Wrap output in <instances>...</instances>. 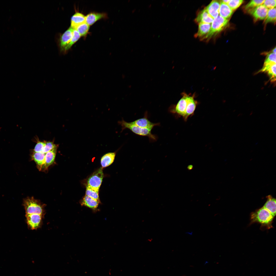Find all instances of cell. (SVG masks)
<instances>
[{
	"label": "cell",
	"mask_w": 276,
	"mask_h": 276,
	"mask_svg": "<svg viewBox=\"0 0 276 276\" xmlns=\"http://www.w3.org/2000/svg\"><path fill=\"white\" fill-rule=\"evenodd\" d=\"M182 98L177 104L170 106L169 112L178 117H181L186 121L188 118L192 116L198 104L197 101L194 99V95L191 96L184 92L182 93Z\"/></svg>",
	"instance_id": "obj_1"
},
{
	"label": "cell",
	"mask_w": 276,
	"mask_h": 276,
	"mask_svg": "<svg viewBox=\"0 0 276 276\" xmlns=\"http://www.w3.org/2000/svg\"><path fill=\"white\" fill-rule=\"evenodd\" d=\"M274 217L271 213L263 206L251 213L250 225L258 223L260 224L261 229H270L273 227L272 223Z\"/></svg>",
	"instance_id": "obj_2"
},
{
	"label": "cell",
	"mask_w": 276,
	"mask_h": 276,
	"mask_svg": "<svg viewBox=\"0 0 276 276\" xmlns=\"http://www.w3.org/2000/svg\"><path fill=\"white\" fill-rule=\"evenodd\" d=\"M118 123L122 127V131L125 129H128L137 135L147 136L150 141L151 142L155 141L157 140V136L152 134L151 130L141 128L133 124L130 122H126L123 119H122L121 121H119Z\"/></svg>",
	"instance_id": "obj_3"
},
{
	"label": "cell",
	"mask_w": 276,
	"mask_h": 276,
	"mask_svg": "<svg viewBox=\"0 0 276 276\" xmlns=\"http://www.w3.org/2000/svg\"><path fill=\"white\" fill-rule=\"evenodd\" d=\"M23 205L26 214H36L43 215L45 214V205L42 204L33 197H28L23 201Z\"/></svg>",
	"instance_id": "obj_4"
},
{
	"label": "cell",
	"mask_w": 276,
	"mask_h": 276,
	"mask_svg": "<svg viewBox=\"0 0 276 276\" xmlns=\"http://www.w3.org/2000/svg\"><path fill=\"white\" fill-rule=\"evenodd\" d=\"M228 20L220 15L214 18L212 22L211 27L207 35L203 39L209 40L213 36L223 30L227 25Z\"/></svg>",
	"instance_id": "obj_5"
},
{
	"label": "cell",
	"mask_w": 276,
	"mask_h": 276,
	"mask_svg": "<svg viewBox=\"0 0 276 276\" xmlns=\"http://www.w3.org/2000/svg\"><path fill=\"white\" fill-rule=\"evenodd\" d=\"M103 177L102 168H101L95 171L89 178L87 186L93 190L99 191Z\"/></svg>",
	"instance_id": "obj_6"
},
{
	"label": "cell",
	"mask_w": 276,
	"mask_h": 276,
	"mask_svg": "<svg viewBox=\"0 0 276 276\" xmlns=\"http://www.w3.org/2000/svg\"><path fill=\"white\" fill-rule=\"evenodd\" d=\"M26 216L27 224L31 229H36L41 227L44 216L36 214H26Z\"/></svg>",
	"instance_id": "obj_7"
},
{
	"label": "cell",
	"mask_w": 276,
	"mask_h": 276,
	"mask_svg": "<svg viewBox=\"0 0 276 276\" xmlns=\"http://www.w3.org/2000/svg\"><path fill=\"white\" fill-rule=\"evenodd\" d=\"M268 9L263 5H259L249 10V13L255 20H263L266 18Z\"/></svg>",
	"instance_id": "obj_8"
},
{
	"label": "cell",
	"mask_w": 276,
	"mask_h": 276,
	"mask_svg": "<svg viewBox=\"0 0 276 276\" xmlns=\"http://www.w3.org/2000/svg\"><path fill=\"white\" fill-rule=\"evenodd\" d=\"M147 112H146L143 118L137 119L130 123L137 126L151 130L154 126L160 125L159 123H154L150 121L147 118Z\"/></svg>",
	"instance_id": "obj_9"
},
{
	"label": "cell",
	"mask_w": 276,
	"mask_h": 276,
	"mask_svg": "<svg viewBox=\"0 0 276 276\" xmlns=\"http://www.w3.org/2000/svg\"><path fill=\"white\" fill-rule=\"evenodd\" d=\"M74 29L71 27L66 30L62 36L60 40L61 52L64 54L65 47L70 42L73 36Z\"/></svg>",
	"instance_id": "obj_10"
},
{
	"label": "cell",
	"mask_w": 276,
	"mask_h": 276,
	"mask_svg": "<svg viewBox=\"0 0 276 276\" xmlns=\"http://www.w3.org/2000/svg\"><path fill=\"white\" fill-rule=\"evenodd\" d=\"M46 154L42 152H33L31 155L32 159L35 162L37 168L40 171H44Z\"/></svg>",
	"instance_id": "obj_11"
},
{
	"label": "cell",
	"mask_w": 276,
	"mask_h": 276,
	"mask_svg": "<svg viewBox=\"0 0 276 276\" xmlns=\"http://www.w3.org/2000/svg\"><path fill=\"white\" fill-rule=\"evenodd\" d=\"M258 72L267 73L270 77L271 81L274 82L276 80V63H272L264 64L262 69Z\"/></svg>",
	"instance_id": "obj_12"
},
{
	"label": "cell",
	"mask_w": 276,
	"mask_h": 276,
	"mask_svg": "<svg viewBox=\"0 0 276 276\" xmlns=\"http://www.w3.org/2000/svg\"><path fill=\"white\" fill-rule=\"evenodd\" d=\"M220 6V2L217 0H213L205 9L209 14L214 19L218 16Z\"/></svg>",
	"instance_id": "obj_13"
},
{
	"label": "cell",
	"mask_w": 276,
	"mask_h": 276,
	"mask_svg": "<svg viewBox=\"0 0 276 276\" xmlns=\"http://www.w3.org/2000/svg\"><path fill=\"white\" fill-rule=\"evenodd\" d=\"M100 202L85 195L80 201V203L82 206L88 207L94 211H96Z\"/></svg>",
	"instance_id": "obj_14"
},
{
	"label": "cell",
	"mask_w": 276,
	"mask_h": 276,
	"mask_svg": "<svg viewBox=\"0 0 276 276\" xmlns=\"http://www.w3.org/2000/svg\"><path fill=\"white\" fill-rule=\"evenodd\" d=\"M213 19L204 9L199 13L195 20L196 23L199 24L201 23L211 24Z\"/></svg>",
	"instance_id": "obj_15"
},
{
	"label": "cell",
	"mask_w": 276,
	"mask_h": 276,
	"mask_svg": "<svg viewBox=\"0 0 276 276\" xmlns=\"http://www.w3.org/2000/svg\"><path fill=\"white\" fill-rule=\"evenodd\" d=\"M85 22L86 16L80 13H76L71 18V27L75 29L79 26Z\"/></svg>",
	"instance_id": "obj_16"
},
{
	"label": "cell",
	"mask_w": 276,
	"mask_h": 276,
	"mask_svg": "<svg viewBox=\"0 0 276 276\" xmlns=\"http://www.w3.org/2000/svg\"><path fill=\"white\" fill-rule=\"evenodd\" d=\"M211 24L201 23L199 24L198 30L195 37L203 40L207 35L210 30Z\"/></svg>",
	"instance_id": "obj_17"
},
{
	"label": "cell",
	"mask_w": 276,
	"mask_h": 276,
	"mask_svg": "<svg viewBox=\"0 0 276 276\" xmlns=\"http://www.w3.org/2000/svg\"><path fill=\"white\" fill-rule=\"evenodd\" d=\"M267 201L263 206L274 217L276 213V199L270 195L267 196Z\"/></svg>",
	"instance_id": "obj_18"
},
{
	"label": "cell",
	"mask_w": 276,
	"mask_h": 276,
	"mask_svg": "<svg viewBox=\"0 0 276 276\" xmlns=\"http://www.w3.org/2000/svg\"><path fill=\"white\" fill-rule=\"evenodd\" d=\"M57 148V147H56L46 153L43 171L47 170L49 167L54 162Z\"/></svg>",
	"instance_id": "obj_19"
},
{
	"label": "cell",
	"mask_w": 276,
	"mask_h": 276,
	"mask_svg": "<svg viewBox=\"0 0 276 276\" xmlns=\"http://www.w3.org/2000/svg\"><path fill=\"white\" fill-rule=\"evenodd\" d=\"M106 16V14L104 13H91L86 16V22L89 26L91 25L98 20Z\"/></svg>",
	"instance_id": "obj_20"
},
{
	"label": "cell",
	"mask_w": 276,
	"mask_h": 276,
	"mask_svg": "<svg viewBox=\"0 0 276 276\" xmlns=\"http://www.w3.org/2000/svg\"><path fill=\"white\" fill-rule=\"evenodd\" d=\"M116 155L115 152L108 153L104 155L101 159L102 168L106 167L111 165L114 161Z\"/></svg>",
	"instance_id": "obj_21"
},
{
	"label": "cell",
	"mask_w": 276,
	"mask_h": 276,
	"mask_svg": "<svg viewBox=\"0 0 276 276\" xmlns=\"http://www.w3.org/2000/svg\"><path fill=\"white\" fill-rule=\"evenodd\" d=\"M233 13V10L227 4L220 1L219 13L220 16L225 19H228L231 16Z\"/></svg>",
	"instance_id": "obj_22"
},
{
	"label": "cell",
	"mask_w": 276,
	"mask_h": 276,
	"mask_svg": "<svg viewBox=\"0 0 276 276\" xmlns=\"http://www.w3.org/2000/svg\"><path fill=\"white\" fill-rule=\"evenodd\" d=\"M276 21L275 7L268 9L267 17L264 19L265 24L269 22L275 23Z\"/></svg>",
	"instance_id": "obj_23"
},
{
	"label": "cell",
	"mask_w": 276,
	"mask_h": 276,
	"mask_svg": "<svg viewBox=\"0 0 276 276\" xmlns=\"http://www.w3.org/2000/svg\"><path fill=\"white\" fill-rule=\"evenodd\" d=\"M264 0H252L250 1L244 7V10L248 12L256 7L262 5Z\"/></svg>",
	"instance_id": "obj_24"
},
{
	"label": "cell",
	"mask_w": 276,
	"mask_h": 276,
	"mask_svg": "<svg viewBox=\"0 0 276 276\" xmlns=\"http://www.w3.org/2000/svg\"><path fill=\"white\" fill-rule=\"evenodd\" d=\"M80 36V35L77 30L74 29L72 39L70 43L65 47L64 50V54L65 53L72 45L79 39Z\"/></svg>",
	"instance_id": "obj_25"
},
{
	"label": "cell",
	"mask_w": 276,
	"mask_h": 276,
	"mask_svg": "<svg viewBox=\"0 0 276 276\" xmlns=\"http://www.w3.org/2000/svg\"><path fill=\"white\" fill-rule=\"evenodd\" d=\"M85 195L100 202L99 196V191L93 190L87 186Z\"/></svg>",
	"instance_id": "obj_26"
},
{
	"label": "cell",
	"mask_w": 276,
	"mask_h": 276,
	"mask_svg": "<svg viewBox=\"0 0 276 276\" xmlns=\"http://www.w3.org/2000/svg\"><path fill=\"white\" fill-rule=\"evenodd\" d=\"M89 28V26L86 22L78 26L75 29L78 32L81 36H84L87 33Z\"/></svg>",
	"instance_id": "obj_27"
},
{
	"label": "cell",
	"mask_w": 276,
	"mask_h": 276,
	"mask_svg": "<svg viewBox=\"0 0 276 276\" xmlns=\"http://www.w3.org/2000/svg\"><path fill=\"white\" fill-rule=\"evenodd\" d=\"M243 0H230L227 5L233 10L238 8L243 2Z\"/></svg>",
	"instance_id": "obj_28"
},
{
	"label": "cell",
	"mask_w": 276,
	"mask_h": 276,
	"mask_svg": "<svg viewBox=\"0 0 276 276\" xmlns=\"http://www.w3.org/2000/svg\"><path fill=\"white\" fill-rule=\"evenodd\" d=\"M56 147H57V145L55 144L53 142L45 141V144L42 152L46 153Z\"/></svg>",
	"instance_id": "obj_29"
},
{
	"label": "cell",
	"mask_w": 276,
	"mask_h": 276,
	"mask_svg": "<svg viewBox=\"0 0 276 276\" xmlns=\"http://www.w3.org/2000/svg\"><path fill=\"white\" fill-rule=\"evenodd\" d=\"M276 63V53L271 52L267 54L264 64Z\"/></svg>",
	"instance_id": "obj_30"
},
{
	"label": "cell",
	"mask_w": 276,
	"mask_h": 276,
	"mask_svg": "<svg viewBox=\"0 0 276 276\" xmlns=\"http://www.w3.org/2000/svg\"><path fill=\"white\" fill-rule=\"evenodd\" d=\"M45 141L43 142H41L40 141H38L33 150V152H42L45 145Z\"/></svg>",
	"instance_id": "obj_31"
},
{
	"label": "cell",
	"mask_w": 276,
	"mask_h": 276,
	"mask_svg": "<svg viewBox=\"0 0 276 276\" xmlns=\"http://www.w3.org/2000/svg\"><path fill=\"white\" fill-rule=\"evenodd\" d=\"M263 5L268 9H269L275 7L276 1L275 0H264Z\"/></svg>",
	"instance_id": "obj_32"
},
{
	"label": "cell",
	"mask_w": 276,
	"mask_h": 276,
	"mask_svg": "<svg viewBox=\"0 0 276 276\" xmlns=\"http://www.w3.org/2000/svg\"><path fill=\"white\" fill-rule=\"evenodd\" d=\"M193 166L192 165H188L187 167L188 169V170H191L193 169Z\"/></svg>",
	"instance_id": "obj_33"
},
{
	"label": "cell",
	"mask_w": 276,
	"mask_h": 276,
	"mask_svg": "<svg viewBox=\"0 0 276 276\" xmlns=\"http://www.w3.org/2000/svg\"><path fill=\"white\" fill-rule=\"evenodd\" d=\"M230 1V0H222L221 1L224 3L228 4Z\"/></svg>",
	"instance_id": "obj_34"
},
{
	"label": "cell",
	"mask_w": 276,
	"mask_h": 276,
	"mask_svg": "<svg viewBox=\"0 0 276 276\" xmlns=\"http://www.w3.org/2000/svg\"><path fill=\"white\" fill-rule=\"evenodd\" d=\"M272 52L276 53V48L275 47L272 50Z\"/></svg>",
	"instance_id": "obj_35"
},
{
	"label": "cell",
	"mask_w": 276,
	"mask_h": 276,
	"mask_svg": "<svg viewBox=\"0 0 276 276\" xmlns=\"http://www.w3.org/2000/svg\"><path fill=\"white\" fill-rule=\"evenodd\" d=\"M136 9L135 8L133 10H132V13H134L135 12V11H136Z\"/></svg>",
	"instance_id": "obj_36"
},
{
	"label": "cell",
	"mask_w": 276,
	"mask_h": 276,
	"mask_svg": "<svg viewBox=\"0 0 276 276\" xmlns=\"http://www.w3.org/2000/svg\"><path fill=\"white\" fill-rule=\"evenodd\" d=\"M152 5L151 4H150V5H149L148 6V8H151V6H152Z\"/></svg>",
	"instance_id": "obj_37"
},
{
	"label": "cell",
	"mask_w": 276,
	"mask_h": 276,
	"mask_svg": "<svg viewBox=\"0 0 276 276\" xmlns=\"http://www.w3.org/2000/svg\"><path fill=\"white\" fill-rule=\"evenodd\" d=\"M162 6L163 7H164L165 6V4L164 3H163L162 4Z\"/></svg>",
	"instance_id": "obj_38"
},
{
	"label": "cell",
	"mask_w": 276,
	"mask_h": 276,
	"mask_svg": "<svg viewBox=\"0 0 276 276\" xmlns=\"http://www.w3.org/2000/svg\"><path fill=\"white\" fill-rule=\"evenodd\" d=\"M155 34H153V35L152 37H155Z\"/></svg>",
	"instance_id": "obj_39"
},
{
	"label": "cell",
	"mask_w": 276,
	"mask_h": 276,
	"mask_svg": "<svg viewBox=\"0 0 276 276\" xmlns=\"http://www.w3.org/2000/svg\"><path fill=\"white\" fill-rule=\"evenodd\" d=\"M140 9H139L138 10V11L139 12H140Z\"/></svg>",
	"instance_id": "obj_40"
},
{
	"label": "cell",
	"mask_w": 276,
	"mask_h": 276,
	"mask_svg": "<svg viewBox=\"0 0 276 276\" xmlns=\"http://www.w3.org/2000/svg\"><path fill=\"white\" fill-rule=\"evenodd\" d=\"M129 1H130V0H129L128 1V2H129Z\"/></svg>",
	"instance_id": "obj_41"
}]
</instances>
